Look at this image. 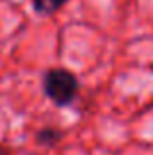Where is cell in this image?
Segmentation results:
<instances>
[{"mask_svg":"<svg viewBox=\"0 0 153 155\" xmlns=\"http://www.w3.org/2000/svg\"><path fill=\"white\" fill-rule=\"evenodd\" d=\"M67 2H69V0H31V6L41 16H53L55 12H59Z\"/></svg>","mask_w":153,"mask_h":155,"instance_id":"obj_3","label":"cell"},{"mask_svg":"<svg viewBox=\"0 0 153 155\" xmlns=\"http://www.w3.org/2000/svg\"><path fill=\"white\" fill-rule=\"evenodd\" d=\"M41 87H43V94L55 106L73 104L76 100V96H79V91H80L79 79L69 69H63V67H55V69L45 71Z\"/></svg>","mask_w":153,"mask_h":155,"instance_id":"obj_1","label":"cell"},{"mask_svg":"<svg viewBox=\"0 0 153 155\" xmlns=\"http://www.w3.org/2000/svg\"><path fill=\"white\" fill-rule=\"evenodd\" d=\"M0 155H12V149L8 147V145L0 143Z\"/></svg>","mask_w":153,"mask_h":155,"instance_id":"obj_4","label":"cell"},{"mask_svg":"<svg viewBox=\"0 0 153 155\" xmlns=\"http://www.w3.org/2000/svg\"><path fill=\"white\" fill-rule=\"evenodd\" d=\"M61 137H63V132L57 130L55 126H43V128H39L37 134H35V141H37L39 145H45V147L57 145L59 141H61Z\"/></svg>","mask_w":153,"mask_h":155,"instance_id":"obj_2","label":"cell"}]
</instances>
